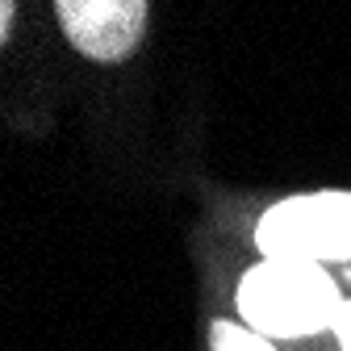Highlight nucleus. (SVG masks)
Returning a JSON list of instances; mask_svg holds the SVG:
<instances>
[{
    "label": "nucleus",
    "instance_id": "f257e3e1",
    "mask_svg": "<svg viewBox=\"0 0 351 351\" xmlns=\"http://www.w3.org/2000/svg\"><path fill=\"white\" fill-rule=\"evenodd\" d=\"M234 318L272 339V343H305L330 335L347 293L335 280L330 268L318 263H297V259H259L234 280Z\"/></svg>",
    "mask_w": 351,
    "mask_h": 351
},
{
    "label": "nucleus",
    "instance_id": "f03ea898",
    "mask_svg": "<svg viewBox=\"0 0 351 351\" xmlns=\"http://www.w3.org/2000/svg\"><path fill=\"white\" fill-rule=\"evenodd\" d=\"M251 247L259 259H297L339 268L351 263V189H310L263 205Z\"/></svg>",
    "mask_w": 351,
    "mask_h": 351
},
{
    "label": "nucleus",
    "instance_id": "7ed1b4c3",
    "mask_svg": "<svg viewBox=\"0 0 351 351\" xmlns=\"http://www.w3.org/2000/svg\"><path fill=\"white\" fill-rule=\"evenodd\" d=\"M55 21L80 59L117 67L138 55L151 25V5L147 0H59Z\"/></svg>",
    "mask_w": 351,
    "mask_h": 351
},
{
    "label": "nucleus",
    "instance_id": "20e7f679",
    "mask_svg": "<svg viewBox=\"0 0 351 351\" xmlns=\"http://www.w3.org/2000/svg\"><path fill=\"white\" fill-rule=\"evenodd\" d=\"M209 351H285V347L247 330L234 314H222L209 322Z\"/></svg>",
    "mask_w": 351,
    "mask_h": 351
},
{
    "label": "nucleus",
    "instance_id": "39448f33",
    "mask_svg": "<svg viewBox=\"0 0 351 351\" xmlns=\"http://www.w3.org/2000/svg\"><path fill=\"white\" fill-rule=\"evenodd\" d=\"M330 339H335V347H339V351H351V297H347V305H343V314H339V322H335Z\"/></svg>",
    "mask_w": 351,
    "mask_h": 351
},
{
    "label": "nucleus",
    "instance_id": "423d86ee",
    "mask_svg": "<svg viewBox=\"0 0 351 351\" xmlns=\"http://www.w3.org/2000/svg\"><path fill=\"white\" fill-rule=\"evenodd\" d=\"M9 25H13V5L5 0V5H0V38L9 42Z\"/></svg>",
    "mask_w": 351,
    "mask_h": 351
}]
</instances>
